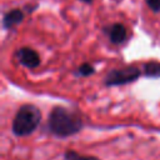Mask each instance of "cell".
Instances as JSON below:
<instances>
[{"mask_svg": "<svg viewBox=\"0 0 160 160\" xmlns=\"http://www.w3.org/2000/svg\"><path fill=\"white\" fill-rule=\"evenodd\" d=\"M65 160H98L94 156H85V155H80L72 150L66 151L65 152Z\"/></svg>", "mask_w": 160, "mask_h": 160, "instance_id": "8", "label": "cell"}, {"mask_svg": "<svg viewBox=\"0 0 160 160\" xmlns=\"http://www.w3.org/2000/svg\"><path fill=\"white\" fill-rule=\"evenodd\" d=\"M24 19V14L21 10L19 9H14V10H10L8 11L5 15H4V19H2V24H4V28L9 29V28H12L18 24H20Z\"/></svg>", "mask_w": 160, "mask_h": 160, "instance_id": "6", "label": "cell"}, {"mask_svg": "<svg viewBox=\"0 0 160 160\" xmlns=\"http://www.w3.org/2000/svg\"><path fill=\"white\" fill-rule=\"evenodd\" d=\"M41 120V112L35 105L25 104L22 105L14 120H12V132L16 136H26L35 131Z\"/></svg>", "mask_w": 160, "mask_h": 160, "instance_id": "2", "label": "cell"}, {"mask_svg": "<svg viewBox=\"0 0 160 160\" xmlns=\"http://www.w3.org/2000/svg\"><path fill=\"white\" fill-rule=\"evenodd\" d=\"M94 71H95V69L92 68V65H90V64H82V65L79 68L78 74L82 75V76H89V75H91Z\"/></svg>", "mask_w": 160, "mask_h": 160, "instance_id": "9", "label": "cell"}, {"mask_svg": "<svg viewBox=\"0 0 160 160\" xmlns=\"http://www.w3.org/2000/svg\"><path fill=\"white\" fill-rule=\"evenodd\" d=\"M82 128L81 118L61 106H56L49 115V129L50 131L60 138H66L79 132Z\"/></svg>", "mask_w": 160, "mask_h": 160, "instance_id": "1", "label": "cell"}, {"mask_svg": "<svg viewBox=\"0 0 160 160\" xmlns=\"http://www.w3.org/2000/svg\"><path fill=\"white\" fill-rule=\"evenodd\" d=\"M108 35H109V39L112 44H121L126 40L128 31H126V28L122 24L116 22V24H112V25L109 26Z\"/></svg>", "mask_w": 160, "mask_h": 160, "instance_id": "5", "label": "cell"}, {"mask_svg": "<svg viewBox=\"0 0 160 160\" xmlns=\"http://www.w3.org/2000/svg\"><path fill=\"white\" fill-rule=\"evenodd\" d=\"M146 4L152 11H160V0H146Z\"/></svg>", "mask_w": 160, "mask_h": 160, "instance_id": "10", "label": "cell"}, {"mask_svg": "<svg viewBox=\"0 0 160 160\" xmlns=\"http://www.w3.org/2000/svg\"><path fill=\"white\" fill-rule=\"evenodd\" d=\"M16 58L19 62L26 68H36L40 65L39 54L30 48H21L16 51Z\"/></svg>", "mask_w": 160, "mask_h": 160, "instance_id": "4", "label": "cell"}, {"mask_svg": "<svg viewBox=\"0 0 160 160\" xmlns=\"http://www.w3.org/2000/svg\"><path fill=\"white\" fill-rule=\"evenodd\" d=\"M81 1H85V2H91V0H81Z\"/></svg>", "mask_w": 160, "mask_h": 160, "instance_id": "11", "label": "cell"}, {"mask_svg": "<svg viewBox=\"0 0 160 160\" xmlns=\"http://www.w3.org/2000/svg\"><path fill=\"white\" fill-rule=\"evenodd\" d=\"M144 72L146 76L159 78L160 76V62H155V61L146 62L144 66Z\"/></svg>", "mask_w": 160, "mask_h": 160, "instance_id": "7", "label": "cell"}, {"mask_svg": "<svg viewBox=\"0 0 160 160\" xmlns=\"http://www.w3.org/2000/svg\"><path fill=\"white\" fill-rule=\"evenodd\" d=\"M140 76V69L136 66H126L122 69L111 70L105 79V84L109 86L124 85L131 81H135Z\"/></svg>", "mask_w": 160, "mask_h": 160, "instance_id": "3", "label": "cell"}]
</instances>
